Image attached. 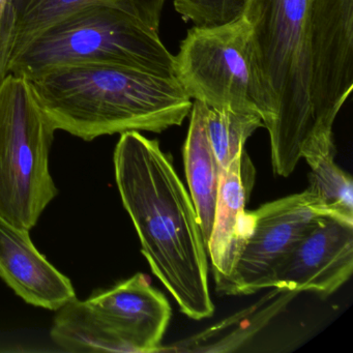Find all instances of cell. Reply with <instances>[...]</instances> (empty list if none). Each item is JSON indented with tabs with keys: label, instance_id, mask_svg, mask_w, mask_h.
<instances>
[{
	"label": "cell",
	"instance_id": "8",
	"mask_svg": "<svg viewBox=\"0 0 353 353\" xmlns=\"http://www.w3.org/2000/svg\"><path fill=\"white\" fill-rule=\"evenodd\" d=\"M352 272L353 221L324 214L279 266L272 288L328 296Z\"/></svg>",
	"mask_w": 353,
	"mask_h": 353
},
{
	"label": "cell",
	"instance_id": "2",
	"mask_svg": "<svg viewBox=\"0 0 353 353\" xmlns=\"http://www.w3.org/2000/svg\"><path fill=\"white\" fill-rule=\"evenodd\" d=\"M115 181L152 274L181 313L210 317L208 249L190 193L158 140L121 134L113 154Z\"/></svg>",
	"mask_w": 353,
	"mask_h": 353
},
{
	"label": "cell",
	"instance_id": "18",
	"mask_svg": "<svg viewBox=\"0 0 353 353\" xmlns=\"http://www.w3.org/2000/svg\"><path fill=\"white\" fill-rule=\"evenodd\" d=\"M10 0H0V23L3 21V16L7 11L8 6H9Z\"/></svg>",
	"mask_w": 353,
	"mask_h": 353
},
{
	"label": "cell",
	"instance_id": "7",
	"mask_svg": "<svg viewBox=\"0 0 353 353\" xmlns=\"http://www.w3.org/2000/svg\"><path fill=\"white\" fill-rule=\"evenodd\" d=\"M324 214L305 190L245 212V243L227 294L249 295L272 288L279 266Z\"/></svg>",
	"mask_w": 353,
	"mask_h": 353
},
{
	"label": "cell",
	"instance_id": "16",
	"mask_svg": "<svg viewBox=\"0 0 353 353\" xmlns=\"http://www.w3.org/2000/svg\"><path fill=\"white\" fill-rule=\"evenodd\" d=\"M205 123L208 139L221 169L227 168L245 150L248 139L259 128H264L258 114L208 106Z\"/></svg>",
	"mask_w": 353,
	"mask_h": 353
},
{
	"label": "cell",
	"instance_id": "13",
	"mask_svg": "<svg viewBox=\"0 0 353 353\" xmlns=\"http://www.w3.org/2000/svg\"><path fill=\"white\" fill-rule=\"evenodd\" d=\"M205 111V104L194 101L190 112L189 132L183 146V162L190 196L208 249L216 212L221 167L208 139Z\"/></svg>",
	"mask_w": 353,
	"mask_h": 353
},
{
	"label": "cell",
	"instance_id": "5",
	"mask_svg": "<svg viewBox=\"0 0 353 353\" xmlns=\"http://www.w3.org/2000/svg\"><path fill=\"white\" fill-rule=\"evenodd\" d=\"M57 132L30 82L0 81V216L30 231L57 194L49 168Z\"/></svg>",
	"mask_w": 353,
	"mask_h": 353
},
{
	"label": "cell",
	"instance_id": "11",
	"mask_svg": "<svg viewBox=\"0 0 353 353\" xmlns=\"http://www.w3.org/2000/svg\"><path fill=\"white\" fill-rule=\"evenodd\" d=\"M255 181V169L247 150L221 169L218 198L208 256L218 292L227 294L245 239V206Z\"/></svg>",
	"mask_w": 353,
	"mask_h": 353
},
{
	"label": "cell",
	"instance_id": "3",
	"mask_svg": "<svg viewBox=\"0 0 353 353\" xmlns=\"http://www.w3.org/2000/svg\"><path fill=\"white\" fill-rule=\"evenodd\" d=\"M55 130L84 141L183 125L191 99L174 77L127 65L79 63L26 78Z\"/></svg>",
	"mask_w": 353,
	"mask_h": 353
},
{
	"label": "cell",
	"instance_id": "15",
	"mask_svg": "<svg viewBox=\"0 0 353 353\" xmlns=\"http://www.w3.org/2000/svg\"><path fill=\"white\" fill-rule=\"evenodd\" d=\"M336 150L307 157L309 187L305 191L325 214L353 221V183L334 163Z\"/></svg>",
	"mask_w": 353,
	"mask_h": 353
},
{
	"label": "cell",
	"instance_id": "6",
	"mask_svg": "<svg viewBox=\"0 0 353 353\" xmlns=\"http://www.w3.org/2000/svg\"><path fill=\"white\" fill-rule=\"evenodd\" d=\"M173 76L191 100L263 117L243 17L216 28H191L174 57Z\"/></svg>",
	"mask_w": 353,
	"mask_h": 353
},
{
	"label": "cell",
	"instance_id": "12",
	"mask_svg": "<svg viewBox=\"0 0 353 353\" xmlns=\"http://www.w3.org/2000/svg\"><path fill=\"white\" fill-rule=\"evenodd\" d=\"M166 0H10L0 23V81L8 63L30 40L63 16L88 6L121 10L159 32Z\"/></svg>",
	"mask_w": 353,
	"mask_h": 353
},
{
	"label": "cell",
	"instance_id": "10",
	"mask_svg": "<svg viewBox=\"0 0 353 353\" xmlns=\"http://www.w3.org/2000/svg\"><path fill=\"white\" fill-rule=\"evenodd\" d=\"M0 278L24 301L57 311L76 299L71 281L37 249L30 231L0 216Z\"/></svg>",
	"mask_w": 353,
	"mask_h": 353
},
{
	"label": "cell",
	"instance_id": "4",
	"mask_svg": "<svg viewBox=\"0 0 353 353\" xmlns=\"http://www.w3.org/2000/svg\"><path fill=\"white\" fill-rule=\"evenodd\" d=\"M101 63L173 76L174 55L159 32L106 6L76 10L47 26L8 63L6 76L30 78L57 65Z\"/></svg>",
	"mask_w": 353,
	"mask_h": 353
},
{
	"label": "cell",
	"instance_id": "14",
	"mask_svg": "<svg viewBox=\"0 0 353 353\" xmlns=\"http://www.w3.org/2000/svg\"><path fill=\"white\" fill-rule=\"evenodd\" d=\"M51 340L68 352H125V347L85 301L72 299L57 310Z\"/></svg>",
	"mask_w": 353,
	"mask_h": 353
},
{
	"label": "cell",
	"instance_id": "9",
	"mask_svg": "<svg viewBox=\"0 0 353 353\" xmlns=\"http://www.w3.org/2000/svg\"><path fill=\"white\" fill-rule=\"evenodd\" d=\"M85 301L121 341L125 352L163 350L162 341L171 318L170 303L145 274H134Z\"/></svg>",
	"mask_w": 353,
	"mask_h": 353
},
{
	"label": "cell",
	"instance_id": "1",
	"mask_svg": "<svg viewBox=\"0 0 353 353\" xmlns=\"http://www.w3.org/2000/svg\"><path fill=\"white\" fill-rule=\"evenodd\" d=\"M252 68L272 169L334 150V121L353 88V0H249Z\"/></svg>",
	"mask_w": 353,
	"mask_h": 353
},
{
	"label": "cell",
	"instance_id": "17",
	"mask_svg": "<svg viewBox=\"0 0 353 353\" xmlns=\"http://www.w3.org/2000/svg\"><path fill=\"white\" fill-rule=\"evenodd\" d=\"M249 0H174L177 13L196 28H216L243 17Z\"/></svg>",
	"mask_w": 353,
	"mask_h": 353
}]
</instances>
